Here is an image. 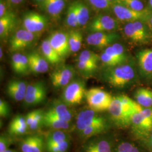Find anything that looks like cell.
Returning <instances> with one entry per match:
<instances>
[{
    "label": "cell",
    "mask_w": 152,
    "mask_h": 152,
    "mask_svg": "<svg viewBox=\"0 0 152 152\" xmlns=\"http://www.w3.org/2000/svg\"><path fill=\"white\" fill-rule=\"evenodd\" d=\"M135 71L129 64L116 66L106 74L105 80L112 87L122 88L129 85L135 78Z\"/></svg>",
    "instance_id": "1"
},
{
    "label": "cell",
    "mask_w": 152,
    "mask_h": 152,
    "mask_svg": "<svg viewBox=\"0 0 152 152\" xmlns=\"http://www.w3.org/2000/svg\"><path fill=\"white\" fill-rule=\"evenodd\" d=\"M108 110L114 124L121 127L131 126L132 115L136 112L122 103L118 96L113 97Z\"/></svg>",
    "instance_id": "2"
},
{
    "label": "cell",
    "mask_w": 152,
    "mask_h": 152,
    "mask_svg": "<svg viewBox=\"0 0 152 152\" xmlns=\"http://www.w3.org/2000/svg\"><path fill=\"white\" fill-rule=\"evenodd\" d=\"M85 98L89 108L96 112H101L108 110L113 97L108 92L95 87L87 91Z\"/></svg>",
    "instance_id": "3"
},
{
    "label": "cell",
    "mask_w": 152,
    "mask_h": 152,
    "mask_svg": "<svg viewBox=\"0 0 152 152\" xmlns=\"http://www.w3.org/2000/svg\"><path fill=\"white\" fill-rule=\"evenodd\" d=\"M86 92L85 82L80 80H75L65 86L62 94V99L64 103L68 106L78 105L86 98Z\"/></svg>",
    "instance_id": "4"
},
{
    "label": "cell",
    "mask_w": 152,
    "mask_h": 152,
    "mask_svg": "<svg viewBox=\"0 0 152 152\" xmlns=\"http://www.w3.org/2000/svg\"><path fill=\"white\" fill-rule=\"evenodd\" d=\"M70 143V137L65 131L55 130L46 136L45 148L48 152H66Z\"/></svg>",
    "instance_id": "5"
},
{
    "label": "cell",
    "mask_w": 152,
    "mask_h": 152,
    "mask_svg": "<svg viewBox=\"0 0 152 152\" xmlns=\"http://www.w3.org/2000/svg\"><path fill=\"white\" fill-rule=\"evenodd\" d=\"M112 7L116 17L120 20L124 22L148 21L152 14L151 11L148 10L144 11H135L117 3L112 5Z\"/></svg>",
    "instance_id": "6"
},
{
    "label": "cell",
    "mask_w": 152,
    "mask_h": 152,
    "mask_svg": "<svg viewBox=\"0 0 152 152\" xmlns=\"http://www.w3.org/2000/svg\"><path fill=\"white\" fill-rule=\"evenodd\" d=\"M131 126L134 135L143 140L152 129V118L139 110L132 115Z\"/></svg>",
    "instance_id": "7"
},
{
    "label": "cell",
    "mask_w": 152,
    "mask_h": 152,
    "mask_svg": "<svg viewBox=\"0 0 152 152\" xmlns=\"http://www.w3.org/2000/svg\"><path fill=\"white\" fill-rule=\"evenodd\" d=\"M91 109L83 110L77 116L76 126L79 133L92 126L97 125H108L107 120Z\"/></svg>",
    "instance_id": "8"
},
{
    "label": "cell",
    "mask_w": 152,
    "mask_h": 152,
    "mask_svg": "<svg viewBox=\"0 0 152 152\" xmlns=\"http://www.w3.org/2000/svg\"><path fill=\"white\" fill-rule=\"evenodd\" d=\"M124 31L126 36L134 42H145L149 38L147 26L141 21L129 22Z\"/></svg>",
    "instance_id": "9"
},
{
    "label": "cell",
    "mask_w": 152,
    "mask_h": 152,
    "mask_svg": "<svg viewBox=\"0 0 152 152\" xmlns=\"http://www.w3.org/2000/svg\"><path fill=\"white\" fill-rule=\"evenodd\" d=\"M46 87L42 81L34 82L28 85L24 102L28 105L41 103L46 98Z\"/></svg>",
    "instance_id": "10"
},
{
    "label": "cell",
    "mask_w": 152,
    "mask_h": 152,
    "mask_svg": "<svg viewBox=\"0 0 152 152\" xmlns=\"http://www.w3.org/2000/svg\"><path fill=\"white\" fill-rule=\"evenodd\" d=\"M75 75L74 68L69 65H63L57 68L50 75V80L55 88L65 87Z\"/></svg>",
    "instance_id": "11"
},
{
    "label": "cell",
    "mask_w": 152,
    "mask_h": 152,
    "mask_svg": "<svg viewBox=\"0 0 152 152\" xmlns=\"http://www.w3.org/2000/svg\"><path fill=\"white\" fill-rule=\"evenodd\" d=\"M23 27L34 34L43 31L48 26V19L45 16L36 12H28L23 19Z\"/></svg>",
    "instance_id": "12"
},
{
    "label": "cell",
    "mask_w": 152,
    "mask_h": 152,
    "mask_svg": "<svg viewBox=\"0 0 152 152\" xmlns=\"http://www.w3.org/2000/svg\"><path fill=\"white\" fill-rule=\"evenodd\" d=\"M120 38L116 33L112 32H98L91 33L86 37L87 44L98 48H107L115 43Z\"/></svg>",
    "instance_id": "13"
},
{
    "label": "cell",
    "mask_w": 152,
    "mask_h": 152,
    "mask_svg": "<svg viewBox=\"0 0 152 152\" xmlns=\"http://www.w3.org/2000/svg\"><path fill=\"white\" fill-rule=\"evenodd\" d=\"M35 39L34 33L24 29L16 31L10 39V50L11 51H18L27 48Z\"/></svg>",
    "instance_id": "14"
},
{
    "label": "cell",
    "mask_w": 152,
    "mask_h": 152,
    "mask_svg": "<svg viewBox=\"0 0 152 152\" xmlns=\"http://www.w3.org/2000/svg\"><path fill=\"white\" fill-rule=\"evenodd\" d=\"M117 27V22L112 16L99 15L89 24L88 29L91 32H112Z\"/></svg>",
    "instance_id": "15"
},
{
    "label": "cell",
    "mask_w": 152,
    "mask_h": 152,
    "mask_svg": "<svg viewBox=\"0 0 152 152\" xmlns=\"http://www.w3.org/2000/svg\"><path fill=\"white\" fill-rule=\"evenodd\" d=\"M48 39L51 46L61 58L65 57L70 52L68 33L56 31L51 34Z\"/></svg>",
    "instance_id": "16"
},
{
    "label": "cell",
    "mask_w": 152,
    "mask_h": 152,
    "mask_svg": "<svg viewBox=\"0 0 152 152\" xmlns=\"http://www.w3.org/2000/svg\"><path fill=\"white\" fill-rule=\"evenodd\" d=\"M136 58L141 75L152 76V49H144L138 52Z\"/></svg>",
    "instance_id": "17"
},
{
    "label": "cell",
    "mask_w": 152,
    "mask_h": 152,
    "mask_svg": "<svg viewBox=\"0 0 152 152\" xmlns=\"http://www.w3.org/2000/svg\"><path fill=\"white\" fill-rule=\"evenodd\" d=\"M26 82L14 80L9 82L6 86V93L8 96L16 102L24 99L27 88Z\"/></svg>",
    "instance_id": "18"
},
{
    "label": "cell",
    "mask_w": 152,
    "mask_h": 152,
    "mask_svg": "<svg viewBox=\"0 0 152 152\" xmlns=\"http://www.w3.org/2000/svg\"><path fill=\"white\" fill-rule=\"evenodd\" d=\"M45 141L40 135L29 136L20 142L22 152H44Z\"/></svg>",
    "instance_id": "19"
},
{
    "label": "cell",
    "mask_w": 152,
    "mask_h": 152,
    "mask_svg": "<svg viewBox=\"0 0 152 152\" xmlns=\"http://www.w3.org/2000/svg\"><path fill=\"white\" fill-rule=\"evenodd\" d=\"M29 70L34 73H43L49 69V62L44 56L37 53H31L27 56Z\"/></svg>",
    "instance_id": "20"
},
{
    "label": "cell",
    "mask_w": 152,
    "mask_h": 152,
    "mask_svg": "<svg viewBox=\"0 0 152 152\" xmlns=\"http://www.w3.org/2000/svg\"><path fill=\"white\" fill-rule=\"evenodd\" d=\"M45 113L59 120L71 122L73 114L65 103H57L51 106Z\"/></svg>",
    "instance_id": "21"
},
{
    "label": "cell",
    "mask_w": 152,
    "mask_h": 152,
    "mask_svg": "<svg viewBox=\"0 0 152 152\" xmlns=\"http://www.w3.org/2000/svg\"><path fill=\"white\" fill-rule=\"evenodd\" d=\"M11 68L19 75H26L30 71L27 56L20 53H15L12 56Z\"/></svg>",
    "instance_id": "22"
},
{
    "label": "cell",
    "mask_w": 152,
    "mask_h": 152,
    "mask_svg": "<svg viewBox=\"0 0 152 152\" xmlns=\"http://www.w3.org/2000/svg\"><path fill=\"white\" fill-rule=\"evenodd\" d=\"M28 129L26 117L17 115L10 122L8 131L11 136H19L27 134Z\"/></svg>",
    "instance_id": "23"
},
{
    "label": "cell",
    "mask_w": 152,
    "mask_h": 152,
    "mask_svg": "<svg viewBox=\"0 0 152 152\" xmlns=\"http://www.w3.org/2000/svg\"><path fill=\"white\" fill-rule=\"evenodd\" d=\"M66 0H44L41 2V7L50 15L57 17L65 7Z\"/></svg>",
    "instance_id": "24"
},
{
    "label": "cell",
    "mask_w": 152,
    "mask_h": 152,
    "mask_svg": "<svg viewBox=\"0 0 152 152\" xmlns=\"http://www.w3.org/2000/svg\"><path fill=\"white\" fill-rule=\"evenodd\" d=\"M16 24L15 15L11 12H7L0 18V36L1 38L7 37Z\"/></svg>",
    "instance_id": "25"
},
{
    "label": "cell",
    "mask_w": 152,
    "mask_h": 152,
    "mask_svg": "<svg viewBox=\"0 0 152 152\" xmlns=\"http://www.w3.org/2000/svg\"><path fill=\"white\" fill-rule=\"evenodd\" d=\"M136 102L143 108L152 107V90L145 87L136 90L134 94Z\"/></svg>",
    "instance_id": "26"
},
{
    "label": "cell",
    "mask_w": 152,
    "mask_h": 152,
    "mask_svg": "<svg viewBox=\"0 0 152 152\" xmlns=\"http://www.w3.org/2000/svg\"><path fill=\"white\" fill-rule=\"evenodd\" d=\"M41 50L43 56L50 63L57 64L61 61V58L51 46L48 39L44 40L42 42Z\"/></svg>",
    "instance_id": "27"
},
{
    "label": "cell",
    "mask_w": 152,
    "mask_h": 152,
    "mask_svg": "<svg viewBox=\"0 0 152 152\" xmlns=\"http://www.w3.org/2000/svg\"><path fill=\"white\" fill-rule=\"evenodd\" d=\"M85 152H113L112 143L105 139L95 140L87 145Z\"/></svg>",
    "instance_id": "28"
},
{
    "label": "cell",
    "mask_w": 152,
    "mask_h": 152,
    "mask_svg": "<svg viewBox=\"0 0 152 152\" xmlns=\"http://www.w3.org/2000/svg\"><path fill=\"white\" fill-rule=\"evenodd\" d=\"M44 125L56 130H65L70 129L71 123L59 120L45 113Z\"/></svg>",
    "instance_id": "29"
},
{
    "label": "cell",
    "mask_w": 152,
    "mask_h": 152,
    "mask_svg": "<svg viewBox=\"0 0 152 152\" xmlns=\"http://www.w3.org/2000/svg\"><path fill=\"white\" fill-rule=\"evenodd\" d=\"M104 52L118 60L121 64H122L127 59L124 48L121 44L117 43L112 44L106 48Z\"/></svg>",
    "instance_id": "30"
},
{
    "label": "cell",
    "mask_w": 152,
    "mask_h": 152,
    "mask_svg": "<svg viewBox=\"0 0 152 152\" xmlns=\"http://www.w3.org/2000/svg\"><path fill=\"white\" fill-rule=\"evenodd\" d=\"M76 12L78 26H83L87 24L90 18V11L87 6L81 1H75Z\"/></svg>",
    "instance_id": "31"
},
{
    "label": "cell",
    "mask_w": 152,
    "mask_h": 152,
    "mask_svg": "<svg viewBox=\"0 0 152 152\" xmlns=\"http://www.w3.org/2000/svg\"><path fill=\"white\" fill-rule=\"evenodd\" d=\"M82 39V34L78 31H72L68 33L69 45L71 52L76 53L80 49Z\"/></svg>",
    "instance_id": "32"
},
{
    "label": "cell",
    "mask_w": 152,
    "mask_h": 152,
    "mask_svg": "<svg viewBox=\"0 0 152 152\" xmlns=\"http://www.w3.org/2000/svg\"><path fill=\"white\" fill-rule=\"evenodd\" d=\"M108 125H97L88 127L80 132L82 138L87 139L97 135L107 130Z\"/></svg>",
    "instance_id": "33"
},
{
    "label": "cell",
    "mask_w": 152,
    "mask_h": 152,
    "mask_svg": "<svg viewBox=\"0 0 152 152\" xmlns=\"http://www.w3.org/2000/svg\"><path fill=\"white\" fill-rule=\"evenodd\" d=\"M66 22L68 26L70 27L75 28L78 26L75 2L68 7L66 12Z\"/></svg>",
    "instance_id": "34"
},
{
    "label": "cell",
    "mask_w": 152,
    "mask_h": 152,
    "mask_svg": "<svg viewBox=\"0 0 152 152\" xmlns=\"http://www.w3.org/2000/svg\"><path fill=\"white\" fill-rule=\"evenodd\" d=\"M117 4L125 6L133 10L141 11L147 10L140 0H117Z\"/></svg>",
    "instance_id": "35"
},
{
    "label": "cell",
    "mask_w": 152,
    "mask_h": 152,
    "mask_svg": "<svg viewBox=\"0 0 152 152\" xmlns=\"http://www.w3.org/2000/svg\"><path fill=\"white\" fill-rule=\"evenodd\" d=\"M100 60V57L95 53L90 50H84L80 55L78 60L98 65Z\"/></svg>",
    "instance_id": "36"
},
{
    "label": "cell",
    "mask_w": 152,
    "mask_h": 152,
    "mask_svg": "<svg viewBox=\"0 0 152 152\" xmlns=\"http://www.w3.org/2000/svg\"><path fill=\"white\" fill-rule=\"evenodd\" d=\"M44 115L45 112L42 110H35L34 116L32 124L29 126V129L32 131L37 130L44 125Z\"/></svg>",
    "instance_id": "37"
},
{
    "label": "cell",
    "mask_w": 152,
    "mask_h": 152,
    "mask_svg": "<svg viewBox=\"0 0 152 152\" xmlns=\"http://www.w3.org/2000/svg\"><path fill=\"white\" fill-rule=\"evenodd\" d=\"M77 68L83 74L89 75L92 73L97 68L98 65L93 64L91 63L83 62L78 60L77 61Z\"/></svg>",
    "instance_id": "38"
},
{
    "label": "cell",
    "mask_w": 152,
    "mask_h": 152,
    "mask_svg": "<svg viewBox=\"0 0 152 152\" xmlns=\"http://www.w3.org/2000/svg\"><path fill=\"white\" fill-rule=\"evenodd\" d=\"M96 10H107L112 5L107 0H85Z\"/></svg>",
    "instance_id": "39"
},
{
    "label": "cell",
    "mask_w": 152,
    "mask_h": 152,
    "mask_svg": "<svg viewBox=\"0 0 152 152\" xmlns=\"http://www.w3.org/2000/svg\"><path fill=\"white\" fill-rule=\"evenodd\" d=\"M116 152H140L137 147L129 142H122L120 144Z\"/></svg>",
    "instance_id": "40"
},
{
    "label": "cell",
    "mask_w": 152,
    "mask_h": 152,
    "mask_svg": "<svg viewBox=\"0 0 152 152\" xmlns=\"http://www.w3.org/2000/svg\"><path fill=\"white\" fill-rule=\"evenodd\" d=\"M100 60L102 61L104 65L111 66V67H115L117 65H121V64L118 60L115 59L110 55L106 54L104 52L100 55Z\"/></svg>",
    "instance_id": "41"
},
{
    "label": "cell",
    "mask_w": 152,
    "mask_h": 152,
    "mask_svg": "<svg viewBox=\"0 0 152 152\" xmlns=\"http://www.w3.org/2000/svg\"><path fill=\"white\" fill-rule=\"evenodd\" d=\"M12 143V140L10 137L1 135L0 137V152H5L9 149Z\"/></svg>",
    "instance_id": "42"
},
{
    "label": "cell",
    "mask_w": 152,
    "mask_h": 152,
    "mask_svg": "<svg viewBox=\"0 0 152 152\" xmlns=\"http://www.w3.org/2000/svg\"><path fill=\"white\" fill-rule=\"evenodd\" d=\"M10 107L8 103L3 99L0 100V115L1 117L7 118L10 114Z\"/></svg>",
    "instance_id": "43"
},
{
    "label": "cell",
    "mask_w": 152,
    "mask_h": 152,
    "mask_svg": "<svg viewBox=\"0 0 152 152\" xmlns=\"http://www.w3.org/2000/svg\"><path fill=\"white\" fill-rule=\"evenodd\" d=\"M142 140L145 146L152 151V127L148 136Z\"/></svg>",
    "instance_id": "44"
},
{
    "label": "cell",
    "mask_w": 152,
    "mask_h": 152,
    "mask_svg": "<svg viewBox=\"0 0 152 152\" xmlns=\"http://www.w3.org/2000/svg\"><path fill=\"white\" fill-rule=\"evenodd\" d=\"M34 114H35V110H33L32 112L28 113L26 116L25 117H26V122H27V124L28 126V128H29V126L31 125V124H32V122L33 119L34 118Z\"/></svg>",
    "instance_id": "45"
},
{
    "label": "cell",
    "mask_w": 152,
    "mask_h": 152,
    "mask_svg": "<svg viewBox=\"0 0 152 152\" xmlns=\"http://www.w3.org/2000/svg\"><path fill=\"white\" fill-rule=\"evenodd\" d=\"M7 12L6 11V6L4 0H1L0 2V18L2 17Z\"/></svg>",
    "instance_id": "46"
},
{
    "label": "cell",
    "mask_w": 152,
    "mask_h": 152,
    "mask_svg": "<svg viewBox=\"0 0 152 152\" xmlns=\"http://www.w3.org/2000/svg\"><path fill=\"white\" fill-rule=\"evenodd\" d=\"M9 2H10L12 4L17 5L19 4H20L23 0H8Z\"/></svg>",
    "instance_id": "47"
},
{
    "label": "cell",
    "mask_w": 152,
    "mask_h": 152,
    "mask_svg": "<svg viewBox=\"0 0 152 152\" xmlns=\"http://www.w3.org/2000/svg\"><path fill=\"white\" fill-rule=\"evenodd\" d=\"M148 21V24H149V27L151 29H152V14H151V15L149 17Z\"/></svg>",
    "instance_id": "48"
},
{
    "label": "cell",
    "mask_w": 152,
    "mask_h": 152,
    "mask_svg": "<svg viewBox=\"0 0 152 152\" xmlns=\"http://www.w3.org/2000/svg\"><path fill=\"white\" fill-rule=\"evenodd\" d=\"M107 1L111 5H113V4H115V3L117 2V0H107Z\"/></svg>",
    "instance_id": "49"
},
{
    "label": "cell",
    "mask_w": 152,
    "mask_h": 152,
    "mask_svg": "<svg viewBox=\"0 0 152 152\" xmlns=\"http://www.w3.org/2000/svg\"><path fill=\"white\" fill-rule=\"evenodd\" d=\"M148 1H149V6H150V7L152 9V0H148Z\"/></svg>",
    "instance_id": "50"
},
{
    "label": "cell",
    "mask_w": 152,
    "mask_h": 152,
    "mask_svg": "<svg viewBox=\"0 0 152 152\" xmlns=\"http://www.w3.org/2000/svg\"><path fill=\"white\" fill-rule=\"evenodd\" d=\"M0 53H1V58H2V55H3V51L2 50V48H1V49H0Z\"/></svg>",
    "instance_id": "51"
},
{
    "label": "cell",
    "mask_w": 152,
    "mask_h": 152,
    "mask_svg": "<svg viewBox=\"0 0 152 152\" xmlns=\"http://www.w3.org/2000/svg\"><path fill=\"white\" fill-rule=\"evenodd\" d=\"M5 152H15L14 151H13V150H11V149H7V150H6Z\"/></svg>",
    "instance_id": "52"
},
{
    "label": "cell",
    "mask_w": 152,
    "mask_h": 152,
    "mask_svg": "<svg viewBox=\"0 0 152 152\" xmlns=\"http://www.w3.org/2000/svg\"><path fill=\"white\" fill-rule=\"evenodd\" d=\"M36 1H37V2H42V1H44V0H36Z\"/></svg>",
    "instance_id": "53"
}]
</instances>
